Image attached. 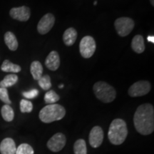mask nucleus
Listing matches in <instances>:
<instances>
[{
	"label": "nucleus",
	"instance_id": "f257e3e1",
	"mask_svg": "<svg viewBox=\"0 0 154 154\" xmlns=\"http://www.w3.org/2000/svg\"><path fill=\"white\" fill-rule=\"evenodd\" d=\"M136 129L139 134L146 136L154 131V109L150 103H144L136 109L134 116Z\"/></svg>",
	"mask_w": 154,
	"mask_h": 154
},
{
	"label": "nucleus",
	"instance_id": "f03ea898",
	"mask_svg": "<svg viewBox=\"0 0 154 154\" xmlns=\"http://www.w3.org/2000/svg\"><path fill=\"white\" fill-rule=\"evenodd\" d=\"M128 136L126 123L121 119H114L109 126L108 137L113 145H121Z\"/></svg>",
	"mask_w": 154,
	"mask_h": 154
},
{
	"label": "nucleus",
	"instance_id": "7ed1b4c3",
	"mask_svg": "<svg viewBox=\"0 0 154 154\" xmlns=\"http://www.w3.org/2000/svg\"><path fill=\"white\" fill-rule=\"evenodd\" d=\"M66 115V110L62 106L54 103L48 104L44 106L40 111L39 116L40 120L46 124L54 122L56 121H59L62 119Z\"/></svg>",
	"mask_w": 154,
	"mask_h": 154
},
{
	"label": "nucleus",
	"instance_id": "20e7f679",
	"mask_svg": "<svg viewBox=\"0 0 154 154\" xmlns=\"http://www.w3.org/2000/svg\"><path fill=\"white\" fill-rule=\"evenodd\" d=\"M94 92L96 98L103 103H111L116 99L114 88L104 82H98L94 85Z\"/></svg>",
	"mask_w": 154,
	"mask_h": 154
},
{
	"label": "nucleus",
	"instance_id": "39448f33",
	"mask_svg": "<svg viewBox=\"0 0 154 154\" xmlns=\"http://www.w3.org/2000/svg\"><path fill=\"white\" fill-rule=\"evenodd\" d=\"M134 21L129 17H120L114 22V26L117 33L121 36L128 35L134 28Z\"/></svg>",
	"mask_w": 154,
	"mask_h": 154
},
{
	"label": "nucleus",
	"instance_id": "423d86ee",
	"mask_svg": "<svg viewBox=\"0 0 154 154\" xmlns=\"http://www.w3.org/2000/svg\"><path fill=\"white\" fill-rule=\"evenodd\" d=\"M81 55L85 59H88L94 55L96 51V42L91 36H86L81 40L79 44Z\"/></svg>",
	"mask_w": 154,
	"mask_h": 154
},
{
	"label": "nucleus",
	"instance_id": "0eeeda50",
	"mask_svg": "<svg viewBox=\"0 0 154 154\" xmlns=\"http://www.w3.org/2000/svg\"><path fill=\"white\" fill-rule=\"evenodd\" d=\"M151 90V84L147 81H139L134 83L128 88V94L131 97H139L146 95Z\"/></svg>",
	"mask_w": 154,
	"mask_h": 154
},
{
	"label": "nucleus",
	"instance_id": "6e6552de",
	"mask_svg": "<svg viewBox=\"0 0 154 154\" xmlns=\"http://www.w3.org/2000/svg\"><path fill=\"white\" fill-rule=\"evenodd\" d=\"M66 143V138L64 134L57 133L54 135L47 142V147L50 151L59 152L63 149Z\"/></svg>",
	"mask_w": 154,
	"mask_h": 154
},
{
	"label": "nucleus",
	"instance_id": "1a4fd4ad",
	"mask_svg": "<svg viewBox=\"0 0 154 154\" xmlns=\"http://www.w3.org/2000/svg\"><path fill=\"white\" fill-rule=\"evenodd\" d=\"M55 23V17L51 13L45 14L38 23L37 30L41 34H46L52 29Z\"/></svg>",
	"mask_w": 154,
	"mask_h": 154
},
{
	"label": "nucleus",
	"instance_id": "9d476101",
	"mask_svg": "<svg viewBox=\"0 0 154 154\" xmlns=\"http://www.w3.org/2000/svg\"><path fill=\"white\" fill-rule=\"evenodd\" d=\"M9 15L11 18L20 22H26L30 18L31 11L30 9L26 6L19 7H14L11 9Z\"/></svg>",
	"mask_w": 154,
	"mask_h": 154
},
{
	"label": "nucleus",
	"instance_id": "9b49d317",
	"mask_svg": "<svg viewBox=\"0 0 154 154\" xmlns=\"http://www.w3.org/2000/svg\"><path fill=\"white\" fill-rule=\"evenodd\" d=\"M103 140V131L99 126H94L90 131L88 141L93 148H98L101 145Z\"/></svg>",
	"mask_w": 154,
	"mask_h": 154
},
{
	"label": "nucleus",
	"instance_id": "f8f14e48",
	"mask_svg": "<svg viewBox=\"0 0 154 154\" xmlns=\"http://www.w3.org/2000/svg\"><path fill=\"white\" fill-rule=\"evenodd\" d=\"M45 65L49 70H57L60 66V58L59 54L56 51H51L46 59Z\"/></svg>",
	"mask_w": 154,
	"mask_h": 154
},
{
	"label": "nucleus",
	"instance_id": "ddd939ff",
	"mask_svg": "<svg viewBox=\"0 0 154 154\" xmlns=\"http://www.w3.org/2000/svg\"><path fill=\"white\" fill-rule=\"evenodd\" d=\"M16 151V144L12 138H6L0 143V153L2 154H15Z\"/></svg>",
	"mask_w": 154,
	"mask_h": 154
},
{
	"label": "nucleus",
	"instance_id": "4468645a",
	"mask_svg": "<svg viewBox=\"0 0 154 154\" xmlns=\"http://www.w3.org/2000/svg\"><path fill=\"white\" fill-rule=\"evenodd\" d=\"M77 38V32L74 28L70 27L65 31L63 35V40L66 46H72Z\"/></svg>",
	"mask_w": 154,
	"mask_h": 154
},
{
	"label": "nucleus",
	"instance_id": "2eb2a0df",
	"mask_svg": "<svg viewBox=\"0 0 154 154\" xmlns=\"http://www.w3.org/2000/svg\"><path fill=\"white\" fill-rule=\"evenodd\" d=\"M131 47L136 53L141 54L145 50L144 38L141 35L135 36L132 39Z\"/></svg>",
	"mask_w": 154,
	"mask_h": 154
},
{
	"label": "nucleus",
	"instance_id": "dca6fc26",
	"mask_svg": "<svg viewBox=\"0 0 154 154\" xmlns=\"http://www.w3.org/2000/svg\"><path fill=\"white\" fill-rule=\"evenodd\" d=\"M5 42L11 51H16L18 48V41H17L16 36L12 32H6L5 34Z\"/></svg>",
	"mask_w": 154,
	"mask_h": 154
},
{
	"label": "nucleus",
	"instance_id": "f3484780",
	"mask_svg": "<svg viewBox=\"0 0 154 154\" xmlns=\"http://www.w3.org/2000/svg\"><path fill=\"white\" fill-rule=\"evenodd\" d=\"M30 72L34 80H38L43 74V66L38 61H34L31 63Z\"/></svg>",
	"mask_w": 154,
	"mask_h": 154
},
{
	"label": "nucleus",
	"instance_id": "a211bd4d",
	"mask_svg": "<svg viewBox=\"0 0 154 154\" xmlns=\"http://www.w3.org/2000/svg\"><path fill=\"white\" fill-rule=\"evenodd\" d=\"M18 82V76L14 74L7 75L2 81L0 82V88H7L14 86Z\"/></svg>",
	"mask_w": 154,
	"mask_h": 154
},
{
	"label": "nucleus",
	"instance_id": "6ab92c4d",
	"mask_svg": "<svg viewBox=\"0 0 154 154\" xmlns=\"http://www.w3.org/2000/svg\"><path fill=\"white\" fill-rule=\"evenodd\" d=\"M2 71L4 72H11V73H18L22 70L21 66L19 65L11 63L9 60H5L1 66Z\"/></svg>",
	"mask_w": 154,
	"mask_h": 154
},
{
	"label": "nucleus",
	"instance_id": "aec40b11",
	"mask_svg": "<svg viewBox=\"0 0 154 154\" xmlns=\"http://www.w3.org/2000/svg\"><path fill=\"white\" fill-rule=\"evenodd\" d=\"M1 113L2 118L5 119V121L7 122H10L14 119V112L13 111V109L9 105L5 104L2 107Z\"/></svg>",
	"mask_w": 154,
	"mask_h": 154
},
{
	"label": "nucleus",
	"instance_id": "412c9836",
	"mask_svg": "<svg viewBox=\"0 0 154 154\" xmlns=\"http://www.w3.org/2000/svg\"><path fill=\"white\" fill-rule=\"evenodd\" d=\"M74 154H87V148L85 140L79 139L74 145Z\"/></svg>",
	"mask_w": 154,
	"mask_h": 154
},
{
	"label": "nucleus",
	"instance_id": "4be33fe9",
	"mask_svg": "<svg viewBox=\"0 0 154 154\" xmlns=\"http://www.w3.org/2000/svg\"><path fill=\"white\" fill-rule=\"evenodd\" d=\"M59 99H60L59 96L53 90L47 91L44 96V101L47 104H54L59 101Z\"/></svg>",
	"mask_w": 154,
	"mask_h": 154
},
{
	"label": "nucleus",
	"instance_id": "5701e85b",
	"mask_svg": "<svg viewBox=\"0 0 154 154\" xmlns=\"http://www.w3.org/2000/svg\"><path fill=\"white\" fill-rule=\"evenodd\" d=\"M38 84L43 90L47 91L51 87V79L49 75H44L38 80Z\"/></svg>",
	"mask_w": 154,
	"mask_h": 154
},
{
	"label": "nucleus",
	"instance_id": "b1692460",
	"mask_svg": "<svg viewBox=\"0 0 154 154\" xmlns=\"http://www.w3.org/2000/svg\"><path fill=\"white\" fill-rule=\"evenodd\" d=\"M34 149L30 145L27 143H22L17 148L15 154H34Z\"/></svg>",
	"mask_w": 154,
	"mask_h": 154
},
{
	"label": "nucleus",
	"instance_id": "393cba45",
	"mask_svg": "<svg viewBox=\"0 0 154 154\" xmlns=\"http://www.w3.org/2000/svg\"><path fill=\"white\" fill-rule=\"evenodd\" d=\"M33 110V104L29 101L22 99L20 101V111L22 113H30Z\"/></svg>",
	"mask_w": 154,
	"mask_h": 154
},
{
	"label": "nucleus",
	"instance_id": "a878e982",
	"mask_svg": "<svg viewBox=\"0 0 154 154\" xmlns=\"http://www.w3.org/2000/svg\"><path fill=\"white\" fill-rule=\"evenodd\" d=\"M0 100L7 105H10L11 103V101L9 98L8 91L7 88H0Z\"/></svg>",
	"mask_w": 154,
	"mask_h": 154
},
{
	"label": "nucleus",
	"instance_id": "bb28decb",
	"mask_svg": "<svg viewBox=\"0 0 154 154\" xmlns=\"http://www.w3.org/2000/svg\"><path fill=\"white\" fill-rule=\"evenodd\" d=\"M22 94L25 98H26V99H34V98L36 97V96H38V91L37 89H32V90H31V91L23 92Z\"/></svg>",
	"mask_w": 154,
	"mask_h": 154
},
{
	"label": "nucleus",
	"instance_id": "cd10ccee",
	"mask_svg": "<svg viewBox=\"0 0 154 154\" xmlns=\"http://www.w3.org/2000/svg\"><path fill=\"white\" fill-rule=\"evenodd\" d=\"M148 41L149 42H151V43H154V36H149L147 38Z\"/></svg>",
	"mask_w": 154,
	"mask_h": 154
},
{
	"label": "nucleus",
	"instance_id": "c85d7f7f",
	"mask_svg": "<svg viewBox=\"0 0 154 154\" xmlns=\"http://www.w3.org/2000/svg\"><path fill=\"white\" fill-rule=\"evenodd\" d=\"M150 2H151V5L153 7V6H154V0H150Z\"/></svg>",
	"mask_w": 154,
	"mask_h": 154
},
{
	"label": "nucleus",
	"instance_id": "c756f323",
	"mask_svg": "<svg viewBox=\"0 0 154 154\" xmlns=\"http://www.w3.org/2000/svg\"><path fill=\"white\" fill-rule=\"evenodd\" d=\"M63 85H60V86H59V88H63Z\"/></svg>",
	"mask_w": 154,
	"mask_h": 154
},
{
	"label": "nucleus",
	"instance_id": "7c9ffc66",
	"mask_svg": "<svg viewBox=\"0 0 154 154\" xmlns=\"http://www.w3.org/2000/svg\"><path fill=\"white\" fill-rule=\"evenodd\" d=\"M96 4H97V2H94V5H96Z\"/></svg>",
	"mask_w": 154,
	"mask_h": 154
}]
</instances>
